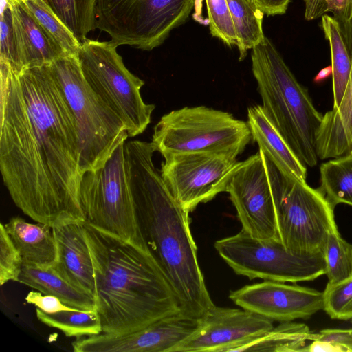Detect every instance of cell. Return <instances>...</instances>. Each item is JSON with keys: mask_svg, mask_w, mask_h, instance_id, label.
Returning a JSON list of instances; mask_svg holds the SVG:
<instances>
[{"mask_svg": "<svg viewBox=\"0 0 352 352\" xmlns=\"http://www.w3.org/2000/svg\"><path fill=\"white\" fill-rule=\"evenodd\" d=\"M320 25L330 47L333 94V108H337L343 98L350 77L351 60L338 22L332 16L324 14L321 17Z\"/></svg>", "mask_w": 352, "mask_h": 352, "instance_id": "cb8c5ba5", "label": "cell"}, {"mask_svg": "<svg viewBox=\"0 0 352 352\" xmlns=\"http://www.w3.org/2000/svg\"><path fill=\"white\" fill-rule=\"evenodd\" d=\"M261 10L267 15L283 14L291 0H255Z\"/></svg>", "mask_w": 352, "mask_h": 352, "instance_id": "8d00e7d4", "label": "cell"}, {"mask_svg": "<svg viewBox=\"0 0 352 352\" xmlns=\"http://www.w3.org/2000/svg\"><path fill=\"white\" fill-rule=\"evenodd\" d=\"M82 44L96 29V0H43Z\"/></svg>", "mask_w": 352, "mask_h": 352, "instance_id": "83f0119b", "label": "cell"}, {"mask_svg": "<svg viewBox=\"0 0 352 352\" xmlns=\"http://www.w3.org/2000/svg\"><path fill=\"white\" fill-rule=\"evenodd\" d=\"M125 156L146 252L175 294L181 312L199 319L214 306L197 260L189 212L175 199L154 165L153 143L126 142Z\"/></svg>", "mask_w": 352, "mask_h": 352, "instance_id": "7a4b0ae2", "label": "cell"}, {"mask_svg": "<svg viewBox=\"0 0 352 352\" xmlns=\"http://www.w3.org/2000/svg\"><path fill=\"white\" fill-rule=\"evenodd\" d=\"M25 301L47 313L74 309L63 304L57 297L40 292H30L25 297Z\"/></svg>", "mask_w": 352, "mask_h": 352, "instance_id": "e575fe53", "label": "cell"}, {"mask_svg": "<svg viewBox=\"0 0 352 352\" xmlns=\"http://www.w3.org/2000/svg\"><path fill=\"white\" fill-rule=\"evenodd\" d=\"M248 124L252 140L285 175L306 182L307 171L268 119L261 105L248 109Z\"/></svg>", "mask_w": 352, "mask_h": 352, "instance_id": "ffe728a7", "label": "cell"}, {"mask_svg": "<svg viewBox=\"0 0 352 352\" xmlns=\"http://www.w3.org/2000/svg\"><path fill=\"white\" fill-rule=\"evenodd\" d=\"M18 282L44 294L59 298L65 305L80 311L96 310L93 296L62 278L51 268L23 265Z\"/></svg>", "mask_w": 352, "mask_h": 352, "instance_id": "7402d4cb", "label": "cell"}, {"mask_svg": "<svg viewBox=\"0 0 352 352\" xmlns=\"http://www.w3.org/2000/svg\"><path fill=\"white\" fill-rule=\"evenodd\" d=\"M273 320L244 309L214 306L198 319L195 331L171 352H228L274 327Z\"/></svg>", "mask_w": 352, "mask_h": 352, "instance_id": "5bb4252c", "label": "cell"}, {"mask_svg": "<svg viewBox=\"0 0 352 352\" xmlns=\"http://www.w3.org/2000/svg\"><path fill=\"white\" fill-rule=\"evenodd\" d=\"M234 27L239 50V60L264 38V13L255 0H227Z\"/></svg>", "mask_w": 352, "mask_h": 352, "instance_id": "d4e9b609", "label": "cell"}, {"mask_svg": "<svg viewBox=\"0 0 352 352\" xmlns=\"http://www.w3.org/2000/svg\"><path fill=\"white\" fill-rule=\"evenodd\" d=\"M122 142L100 167L82 173L79 201L85 222L146 252Z\"/></svg>", "mask_w": 352, "mask_h": 352, "instance_id": "52a82bcc", "label": "cell"}, {"mask_svg": "<svg viewBox=\"0 0 352 352\" xmlns=\"http://www.w3.org/2000/svg\"><path fill=\"white\" fill-rule=\"evenodd\" d=\"M52 229L58 259L52 269L76 288L94 296V266L85 235L84 222L65 223Z\"/></svg>", "mask_w": 352, "mask_h": 352, "instance_id": "ac0fdd59", "label": "cell"}, {"mask_svg": "<svg viewBox=\"0 0 352 352\" xmlns=\"http://www.w3.org/2000/svg\"><path fill=\"white\" fill-rule=\"evenodd\" d=\"M0 170L14 204L53 228L85 222L76 123L48 65L13 73L0 63Z\"/></svg>", "mask_w": 352, "mask_h": 352, "instance_id": "6da1fadb", "label": "cell"}, {"mask_svg": "<svg viewBox=\"0 0 352 352\" xmlns=\"http://www.w3.org/2000/svg\"><path fill=\"white\" fill-rule=\"evenodd\" d=\"M226 192L236 208L242 230L257 239L280 240L265 153L261 149L241 162Z\"/></svg>", "mask_w": 352, "mask_h": 352, "instance_id": "4fadbf2b", "label": "cell"}, {"mask_svg": "<svg viewBox=\"0 0 352 352\" xmlns=\"http://www.w3.org/2000/svg\"><path fill=\"white\" fill-rule=\"evenodd\" d=\"M305 18L311 21L332 13L336 21L348 19L352 15V0H303Z\"/></svg>", "mask_w": 352, "mask_h": 352, "instance_id": "836d02e7", "label": "cell"}, {"mask_svg": "<svg viewBox=\"0 0 352 352\" xmlns=\"http://www.w3.org/2000/svg\"><path fill=\"white\" fill-rule=\"evenodd\" d=\"M102 333L122 335L181 312L178 300L151 256L84 222Z\"/></svg>", "mask_w": 352, "mask_h": 352, "instance_id": "3957f363", "label": "cell"}, {"mask_svg": "<svg viewBox=\"0 0 352 352\" xmlns=\"http://www.w3.org/2000/svg\"><path fill=\"white\" fill-rule=\"evenodd\" d=\"M23 265L22 256L12 241L4 223L0 224V284L18 282Z\"/></svg>", "mask_w": 352, "mask_h": 352, "instance_id": "d6a6232c", "label": "cell"}, {"mask_svg": "<svg viewBox=\"0 0 352 352\" xmlns=\"http://www.w3.org/2000/svg\"><path fill=\"white\" fill-rule=\"evenodd\" d=\"M316 333L303 323L282 322L260 335L244 340L228 351H302L307 340H314Z\"/></svg>", "mask_w": 352, "mask_h": 352, "instance_id": "603a6c76", "label": "cell"}, {"mask_svg": "<svg viewBox=\"0 0 352 352\" xmlns=\"http://www.w3.org/2000/svg\"><path fill=\"white\" fill-rule=\"evenodd\" d=\"M323 254L328 283H336L352 276V244L342 239L338 230L329 234Z\"/></svg>", "mask_w": 352, "mask_h": 352, "instance_id": "f1b7e54d", "label": "cell"}, {"mask_svg": "<svg viewBox=\"0 0 352 352\" xmlns=\"http://www.w3.org/2000/svg\"><path fill=\"white\" fill-rule=\"evenodd\" d=\"M320 188L333 205L352 206V155L333 158L320 167Z\"/></svg>", "mask_w": 352, "mask_h": 352, "instance_id": "484cf974", "label": "cell"}, {"mask_svg": "<svg viewBox=\"0 0 352 352\" xmlns=\"http://www.w3.org/2000/svg\"><path fill=\"white\" fill-rule=\"evenodd\" d=\"M4 226L20 252L23 265L51 268L58 259V248L53 229L50 226L12 217Z\"/></svg>", "mask_w": 352, "mask_h": 352, "instance_id": "44dd1931", "label": "cell"}, {"mask_svg": "<svg viewBox=\"0 0 352 352\" xmlns=\"http://www.w3.org/2000/svg\"><path fill=\"white\" fill-rule=\"evenodd\" d=\"M330 74H332L331 65L322 69L318 73L317 78L319 79L324 78L328 76Z\"/></svg>", "mask_w": 352, "mask_h": 352, "instance_id": "f35d334b", "label": "cell"}, {"mask_svg": "<svg viewBox=\"0 0 352 352\" xmlns=\"http://www.w3.org/2000/svg\"><path fill=\"white\" fill-rule=\"evenodd\" d=\"M338 22L351 58V70L340 105L323 115L317 131L316 151L322 160L352 155V15Z\"/></svg>", "mask_w": 352, "mask_h": 352, "instance_id": "e0dca14e", "label": "cell"}, {"mask_svg": "<svg viewBox=\"0 0 352 352\" xmlns=\"http://www.w3.org/2000/svg\"><path fill=\"white\" fill-rule=\"evenodd\" d=\"M38 320L50 327L60 330L67 337L80 338L102 333L100 316L96 310H62L47 313L36 307Z\"/></svg>", "mask_w": 352, "mask_h": 352, "instance_id": "4316f807", "label": "cell"}, {"mask_svg": "<svg viewBox=\"0 0 352 352\" xmlns=\"http://www.w3.org/2000/svg\"><path fill=\"white\" fill-rule=\"evenodd\" d=\"M117 47L111 41L87 38L77 56L87 82L122 120L132 138L147 128L155 105L143 100L140 89L144 82L126 67Z\"/></svg>", "mask_w": 352, "mask_h": 352, "instance_id": "9c48e42d", "label": "cell"}, {"mask_svg": "<svg viewBox=\"0 0 352 352\" xmlns=\"http://www.w3.org/2000/svg\"><path fill=\"white\" fill-rule=\"evenodd\" d=\"M315 340L340 346L345 352H352V329H323L319 333H316Z\"/></svg>", "mask_w": 352, "mask_h": 352, "instance_id": "d590c367", "label": "cell"}, {"mask_svg": "<svg viewBox=\"0 0 352 352\" xmlns=\"http://www.w3.org/2000/svg\"><path fill=\"white\" fill-rule=\"evenodd\" d=\"M210 33L228 46L238 45L227 0H206Z\"/></svg>", "mask_w": 352, "mask_h": 352, "instance_id": "1f68e13d", "label": "cell"}, {"mask_svg": "<svg viewBox=\"0 0 352 352\" xmlns=\"http://www.w3.org/2000/svg\"><path fill=\"white\" fill-rule=\"evenodd\" d=\"M8 2L26 68L47 65L59 57L67 55L16 0H8Z\"/></svg>", "mask_w": 352, "mask_h": 352, "instance_id": "d6986e66", "label": "cell"}, {"mask_svg": "<svg viewBox=\"0 0 352 352\" xmlns=\"http://www.w3.org/2000/svg\"><path fill=\"white\" fill-rule=\"evenodd\" d=\"M197 324L198 319L179 312L131 333L80 337L72 345L75 352H171Z\"/></svg>", "mask_w": 352, "mask_h": 352, "instance_id": "2e32d148", "label": "cell"}, {"mask_svg": "<svg viewBox=\"0 0 352 352\" xmlns=\"http://www.w3.org/2000/svg\"><path fill=\"white\" fill-rule=\"evenodd\" d=\"M195 0H96V28L118 47L151 50L189 16Z\"/></svg>", "mask_w": 352, "mask_h": 352, "instance_id": "30bf717a", "label": "cell"}, {"mask_svg": "<svg viewBox=\"0 0 352 352\" xmlns=\"http://www.w3.org/2000/svg\"><path fill=\"white\" fill-rule=\"evenodd\" d=\"M302 351L345 352L344 349L340 346L316 340H312L311 343L305 346Z\"/></svg>", "mask_w": 352, "mask_h": 352, "instance_id": "74e56055", "label": "cell"}, {"mask_svg": "<svg viewBox=\"0 0 352 352\" xmlns=\"http://www.w3.org/2000/svg\"><path fill=\"white\" fill-rule=\"evenodd\" d=\"M161 175L182 207L189 212L201 203L226 192L241 162L219 153H173L163 156Z\"/></svg>", "mask_w": 352, "mask_h": 352, "instance_id": "7c38bea8", "label": "cell"}, {"mask_svg": "<svg viewBox=\"0 0 352 352\" xmlns=\"http://www.w3.org/2000/svg\"><path fill=\"white\" fill-rule=\"evenodd\" d=\"M229 298L242 309L273 321L307 318L323 309V293L316 289L264 280L232 291Z\"/></svg>", "mask_w": 352, "mask_h": 352, "instance_id": "9a60e30c", "label": "cell"}, {"mask_svg": "<svg viewBox=\"0 0 352 352\" xmlns=\"http://www.w3.org/2000/svg\"><path fill=\"white\" fill-rule=\"evenodd\" d=\"M265 158L280 241L294 252L323 253L329 234L338 230L335 206L320 188L287 177Z\"/></svg>", "mask_w": 352, "mask_h": 352, "instance_id": "8992f818", "label": "cell"}, {"mask_svg": "<svg viewBox=\"0 0 352 352\" xmlns=\"http://www.w3.org/2000/svg\"><path fill=\"white\" fill-rule=\"evenodd\" d=\"M0 63L8 65L18 74L26 69L14 30L12 12L8 2L1 3Z\"/></svg>", "mask_w": 352, "mask_h": 352, "instance_id": "f546056e", "label": "cell"}, {"mask_svg": "<svg viewBox=\"0 0 352 352\" xmlns=\"http://www.w3.org/2000/svg\"><path fill=\"white\" fill-rule=\"evenodd\" d=\"M74 119L82 173L102 166L129 138L119 116L86 80L77 55H65L48 65Z\"/></svg>", "mask_w": 352, "mask_h": 352, "instance_id": "5b68a950", "label": "cell"}, {"mask_svg": "<svg viewBox=\"0 0 352 352\" xmlns=\"http://www.w3.org/2000/svg\"><path fill=\"white\" fill-rule=\"evenodd\" d=\"M251 139L248 122L230 113L198 106L164 115L154 126L151 142L162 156L208 152L237 157Z\"/></svg>", "mask_w": 352, "mask_h": 352, "instance_id": "ba28073f", "label": "cell"}, {"mask_svg": "<svg viewBox=\"0 0 352 352\" xmlns=\"http://www.w3.org/2000/svg\"><path fill=\"white\" fill-rule=\"evenodd\" d=\"M351 320V322H352V320Z\"/></svg>", "mask_w": 352, "mask_h": 352, "instance_id": "ab89813d", "label": "cell"}, {"mask_svg": "<svg viewBox=\"0 0 352 352\" xmlns=\"http://www.w3.org/2000/svg\"><path fill=\"white\" fill-rule=\"evenodd\" d=\"M251 58L264 112L300 162L315 166L323 115L267 37L252 49Z\"/></svg>", "mask_w": 352, "mask_h": 352, "instance_id": "277c9868", "label": "cell"}, {"mask_svg": "<svg viewBox=\"0 0 352 352\" xmlns=\"http://www.w3.org/2000/svg\"><path fill=\"white\" fill-rule=\"evenodd\" d=\"M214 248L239 275L249 279L298 283L325 274L322 252L297 253L278 239H261L241 230L217 241Z\"/></svg>", "mask_w": 352, "mask_h": 352, "instance_id": "8fae6325", "label": "cell"}, {"mask_svg": "<svg viewBox=\"0 0 352 352\" xmlns=\"http://www.w3.org/2000/svg\"><path fill=\"white\" fill-rule=\"evenodd\" d=\"M323 293V310L333 319L352 320V276L327 283Z\"/></svg>", "mask_w": 352, "mask_h": 352, "instance_id": "4dcf8cb0", "label": "cell"}]
</instances>
